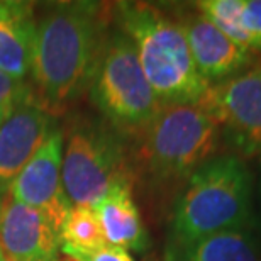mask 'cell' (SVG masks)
I'll return each instance as SVG.
<instances>
[{"instance_id": "cell-1", "label": "cell", "mask_w": 261, "mask_h": 261, "mask_svg": "<svg viewBox=\"0 0 261 261\" xmlns=\"http://www.w3.org/2000/svg\"><path fill=\"white\" fill-rule=\"evenodd\" d=\"M103 22L95 2L53 5L36 25L33 73L43 107H65L90 83Z\"/></svg>"}, {"instance_id": "cell-2", "label": "cell", "mask_w": 261, "mask_h": 261, "mask_svg": "<svg viewBox=\"0 0 261 261\" xmlns=\"http://www.w3.org/2000/svg\"><path fill=\"white\" fill-rule=\"evenodd\" d=\"M251 190V173L238 156H221L198 166L175 207L166 251L243 229L253 211Z\"/></svg>"}, {"instance_id": "cell-3", "label": "cell", "mask_w": 261, "mask_h": 261, "mask_svg": "<svg viewBox=\"0 0 261 261\" xmlns=\"http://www.w3.org/2000/svg\"><path fill=\"white\" fill-rule=\"evenodd\" d=\"M121 31L133 41L139 65L161 106L195 103L211 87L198 75L180 22L143 2L117 4Z\"/></svg>"}, {"instance_id": "cell-4", "label": "cell", "mask_w": 261, "mask_h": 261, "mask_svg": "<svg viewBox=\"0 0 261 261\" xmlns=\"http://www.w3.org/2000/svg\"><path fill=\"white\" fill-rule=\"evenodd\" d=\"M88 85L95 107L122 133H143L161 109L122 31L103 38Z\"/></svg>"}, {"instance_id": "cell-5", "label": "cell", "mask_w": 261, "mask_h": 261, "mask_svg": "<svg viewBox=\"0 0 261 261\" xmlns=\"http://www.w3.org/2000/svg\"><path fill=\"white\" fill-rule=\"evenodd\" d=\"M217 122L200 102L161 106L143 130L141 158L158 178L190 173L217 148Z\"/></svg>"}, {"instance_id": "cell-6", "label": "cell", "mask_w": 261, "mask_h": 261, "mask_svg": "<svg viewBox=\"0 0 261 261\" xmlns=\"http://www.w3.org/2000/svg\"><path fill=\"white\" fill-rule=\"evenodd\" d=\"M61 180L71 207H95L114 185L127 180L117 134L95 126L73 129L66 141Z\"/></svg>"}, {"instance_id": "cell-7", "label": "cell", "mask_w": 261, "mask_h": 261, "mask_svg": "<svg viewBox=\"0 0 261 261\" xmlns=\"http://www.w3.org/2000/svg\"><path fill=\"white\" fill-rule=\"evenodd\" d=\"M200 103L231 148L244 156L261 153V66L208 87Z\"/></svg>"}, {"instance_id": "cell-8", "label": "cell", "mask_w": 261, "mask_h": 261, "mask_svg": "<svg viewBox=\"0 0 261 261\" xmlns=\"http://www.w3.org/2000/svg\"><path fill=\"white\" fill-rule=\"evenodd\" d=\"M63 165V133L51 129L48 138L9 187L15 200L38 208L58 231L71 208L61 180Z\"/></svg>"}, {"instance_id": "cell-9", "label": "cell", "mask_w": 261, "mask_h": 261, "mask_svg": "<svg viewBox=\"0 0 261 261\" xmlns=\"http://www.w3.org/2000/svg\"><path fill=\"white\" fill-rule=\"evenodd\" d=\"M0 248L7 261H58L60 234L38 208L0 194Z\"/></svg>"}, {"instance_id": "cell-10", "label": "cell", "mask_w": 261, "mask_h": 261, "mask_svg": "<svg viewBox=\"0 0 261 261\" xmlns=\"http://www.w3.org/2000/svg\"><path fill=\"white\" fill-rule=\"evenodd\" d=\"M51 130V114L43 103L28 102L0 126V194L9 190Z\"/></svg>"}, {"instance_id": "cell-11", "label": "cell", "mask_w": 261, "mask_h": 261, "mask_svg": "<svg viewBox=\"0 0 261 261\" xmlns=\"http://www.w3.org/2000/svg\"><path fill=\"white\" fill-rule=\"evenodd\" d=\"M197 71L207 83L224 82L243 70L251 60L249 49L219 31L205 15L195 14L181 19Z\"/></svg>"}, {"instance_id": "cell-12", "label": "cell", "mask_w": 261, "mask_h": 261, "mask_svg": "<svg viewBox=\"0 0 261 261\" xmlns=\"http://www.w3.org/2000/svg\"><path fill=\"white\" fill-rule=\"evenodd\" d=\"M93 211L100 221L107 244L122 249H134L138 253L149 249V236L130 195V184L127 180H121L114 185L93 207Z\"/></svg>"}, {"instance_id": "cell-13", "label": "cell", "mask_w": 261, "mask_h": 261, "mask_svg": "<svg viewBox=\"0 0 261 261\" xmlns=\"http://www.w3.org/2000/svg\"><path fill=\"white\" fill-rule=\"evenodd\" d=\"M34 38L33 9L22 2L14 14L0 19V71L24 82L33 65Z\"/></svg>"}, {"instance_id": "cell-14", "label": "cell", "mask_w": 261, "mask_h": 261, "mask_svg": "<svg viewBox=\"0 0 261 261\" xmlns=\"http://www.w3.org/2000/svg\"><path fill=\"white\" fill-rule=\"evenodd\" d=\"M166 261H261L259 246L251 234L224 231L181 249L166 251Z\"/></svg>"}, {"instance_id": "cell-15", "label": "cell", "mask_w": 261, "mask_h": 261, "mask_svg": "<svg viewBox=\"0 0 261 261\" xmlns=\"http://www.w3.org/2000/svg\"><path fill=\"white\" fill-rule=\"evenodd\" d=\"M103 246L107 241L95 211L92 207H71L60 229V251L71 261H88Z\"/></svg>"}, {"instance_id": "cell-16", "label": "cell", "mask_w": 261, "mask_h": 261, "mask_svg": "<svg viewBox=\"0 0 261 261\" xmlns=\"http://www.w3.org/2000/svg\"><path fill=\"white\" fill-rule=\"evenodd\" d=\"M241 7L243 0H203L197 4L200 14L205 15L219 31L243 48L251 49L249 36L241 25Z\"/></svg>"}, {"instance_id": "cell-17", "label": "cell", "mask_w": 261, "mask_h": 261, "mask_svg": "<svg viewBox=\"0 0 261 261\" xmlns=\"http://www.w3.org/2000/svg\"><path fill=\"white\" fill-rule=\"evenodd\" d=\"M28 102H33V98L31 88L25 85V82H19L0 71V111L10 116L15 109Z\"/></svg>"}, {"instance_id": "cell-18", "label": "cell", "mask_w": 261, "mask_h": 261, "mask_svg": "<svg viewBox=\"0 0 261 261\" xmlns=\"http://www.w3.org/2000/svg\"><path fill=\"white\" fill-rule=\"evenodd\" d=\"M241 25L249 36L251 49H261V0H243Z\"/></svg>"}, {"instance_id": "cell-19", "label": "cell", "mask_w": 261, "mask_h": 261, "mask_svg": "<svg viewBox=\"0 0 261 261\" xmlns=\"http://www.w3.org/2000/svg\"><path fill=\"white\" fill-rule=\"evenodd\" d=\"M88 261H134V259L129 254L127 249L107 244V246H103L98 249V251L93 253L92 256L88 258Z\"/></svg>"}, {"instance_id": "cell-20", "label": "cell", "mask_w": 261, "mask_h": 261, "mask_svg": "<svg viewBox=\"0 0 261 261\" xmlns=\"http://www.w3.org/2000/svg\"><path fill=\"white\" fill-rule=\"evenodd\" d=\"M20 4L22 2H10V0H7V2H2L0 0V19L7 17V15L14 14L15 10H17L20 7Z\"/></svg>"}, {"instance_id": "cell-21", "label": "cell", "mask_w": 261, "mask_h": 261, "mask_svg": "<svg viewBox=\"0 0 261 261\" xmlns=\"http://www.w3.org/2000/svg\"><path fill=\"white\" fill-rule=\"evenodd\" d=\"M9 116H7V114H5L4 111H0V126H2V124H4V121H5V119H7Z\"/></svg>"}, {"instance_id": "cell-22", "label": "cell", "mask_w": 261, "mask_h": 261, "mask_svg": "<svg viewBox=\"0 0 261 261\" xmlns=\"http://www.w3.org/2000/svg\"><path fill=\"white\" fill-rule=\"evenodd\" d=\"M0 261H7V259H5V256H4V253H2V248H0Z\"/></svg>"}]
</instances>
